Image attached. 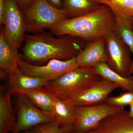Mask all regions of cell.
I'll return each mask as SVG.
<instances>
[{
	"mask_svg": "<svg viewBox=\"0 0 133 133\" xmlns=\"http://www.w3.org/2000/svg\"><path fill=\"white\" fill-rule=\"evenodd\" d=\"M105 38L108 55L107 63L122 76L129 77L132 62L129 48L114 31L106 37Z\"/></svg>",
	"mask_w": 133,
	"mask_h": 133,
	"instance_id": "ba28073f",
	"label": "cell"
},
{
	"mask_svg": "<svg viewBox=\"0 0 133 133\" xmlns=\"http://www.w3.org/2000/svg\"><path fill=\"white\" fill-rule=\"evenodd\" d=\"M24 13L31 6L34 0H16Z\"/></svg>",
	"mask_w": 133,
	"mask_h": 133,
	"instance_id": "cb8c5ba5",
	"label": "cell"
},
{
	"mask_svg": "<svg viewBox=\"0 0 133 133\" xmlns=\"http://www.w3.org/2000/svg\"><path fill=\"white\" fill-rule=\"evenodd\" d=\"M107 6L116 17L133 19V0H96Z\"/></svg>",
	"mask_w": 133,
	"mask_h": 133,
	"instance_id": "44dd1931",
	"label": "cell"
},
{
	"mask_svg": "<svg viewBox=\"0 0 133 133\" xmlns=\"http://www.w3.org/2000/svg\"><path fill=\"white\" fill-rule=\"evenodd\" d=\"M114 32L129 48L132 56V62L129 76L133 75V19L116 17Z\"/></svg>",
	"mask_w": 133,
	"mask_h": 133,
	"instance_id": "ffe728a7",
	"label": "cell"
},
{
	"mask_svg": "<svg viewBox=\"0 0 133 133\" xmlns=\"http://www.w3.org/2000/svg\"><path fill=\"white\" fill-rule=\"evenodd\" d=\"M133 102V91H127L118 96L109 97L105 103L120 108L129 106Z\"/></svg>",
	"mask_w": 133,
	"mask_h": 133,
	"instance_id": "603a6c76",
	"label": "cell"
},
{
	"mask_svg": "<svg viewBox=\"0 0 133 133\" xmlns=\"http://www.w3.org/2000/svg\"><path fill=\"white\" fill-rule=\"evenodd\" d=\"M115 22L116 17L111 10L102 5L94 12L66 19L49 29L55 35L71 36L89 42L114 32Z\"/></svg>",
	"mask_w": 133,
	"mask_h": 133,
	"instance_id": "7a4b0ae2",
	"label": "cell"
},
{
	"mask_svg": "<svg viewBox=\"0 0 133 133\" xmlns=\"http://www.w3.org/2000/svg\"><path fill=\"white\" fill-rule=\"evenodd\" d=\"M100 77L93 67H78L56 80L48 81L42 88L58 97L69 99Z\"/></svg>",
	"mask_w": 133,
	"mask_h": 133,
	"instance_id": "3957f363",
	"label": "cell"
},
{
	"mask_svg": "<svg viewBox=\"0 0 133 133\" xmlns=\"http://www.w3.org/2000/svg\"><path fill=\"white\" fill-rule=\"evenodd\" d=\"M96 129L100 133H133V119L123 108L102 121Z\"/></svg>",
	"mask_w": 133,
	"mask_h": 133,
	"instance_id": "5bb4252c",
	"label": "cell"
},
{
	"mask_svg": "<svg viewBox=\"0 0 133 133\" xmlns=\"http://www.w3.org/2000/svg\"></svg>",
	"mask_w": 133,
	"mask_h": 133,
	"instance_id": "f1b7e54d",
	"label": "cell"
},
{
	"mask_svg": "<svg viewBox=\"0 0 133 133\" xmlns=\"http://www.w3.org/2000/svg\"><path fill=\"white\" fill-rule=\"evenodd\" d=\"M51 33L25 35L22 48L25 62L43 63L76 57L83 49L82 40L69 36L56 37Z\"/></svg>",
	"mask_w": 133,
	"mask_h": 133,
	"instance_id": "6da1fadb",
	"label": "cell"
},
{
	"mask_svg": "<svg viewBox=\"0 0 133 133\" xmlns=\"http://www.w3.org/2000/svg\"><path fill=\"white\" fill-rule=\"evenodd\" d=\"M3 25L7 41L18 50L24 43L26 23L24 12L16 0H5Z\"/></svg>",
	"mask_w": 133,
	"mask_h": 133,
	"instance_id": "5b68a950",
	"label": "cell"
},
{
	"mask_svg": "<svg viewBox=\"0 0 133 133\" xmlns=\"http://www.w3.org/2000/svg\"><path fill=\"white\" fill-rule=\"evenodd\" d=\"M97 74L101 77L114 83L123 90L133 91V76L124 77L110 68L106 63H102L93 66Z\"/></svg>",
	"mask_w": 133,
	"mask_h": 133,
	"instance_id": "ac0fdd59",
	"label": "cell"
},
{
	"mask_svg": "<svg viewBox=\"0 0 133 133\" xmlns=\"http://www.w3.org/2000/svg\"><path fill=\"white\" fill-rule=\"evenodd\" d=\"M26 32L38 33L69 19L62 9H58L46 0H34L24 12Z\"/></svg>",
	"mask_w": 133,
	"mask_h": 133,
	"instance_id": "277c9868",
	"label": "cell"
},
{
	"mask_svg": "<svg viewBox=\"0 0 133 133\" xmlns=\"http://www.w3.org/2000/svg\"><path fill=\"white\" fill-rule=\"evenodd\" d=\"M105 37L89 42L83 48L76 57L78 67H93L100 63H107L108 55Z\"/></svg>",
	"mask_w": 133,
	"mask_h": 133,
	"instance_id": "8fae6325",
	"label": "cell"
},
{
	"mask_svg": "<svg viewBox=\"0 0 133 133\" xmlns=\"http://www.w3.org/2000/svg\"><path fill=\"white\" fill-rule=\"evenodd\" d=\"M74 126H62L56 122L40 124L21 133H71Z\"/></svg>",
	"mask_w": 133,
	"mask_h": 133,
	"instance_id": "7402d4cb",
	"label": "cell"
},
{
	"mask_svg": "<svg viewBox=\"0 0 133 133\" xmlns=\"http://www.w3.org/2000/svg\"><path fill=\"white\" fill-rule=\"evenodd\" d=\"M22 59L18 50L7 41L2 28L0 33V68L1 77L5 78L19 70Z\"/></svg>",
	"mask_w": 133,
	"mask_h": 133,
	"instance_id": "7c38bea8",
	"label": "cell"
},
{
	"mask_svg": "<svg viewBox=\"0 0 133 133\" xmlns=\"http://www.w3.org/2000/svg\"><path fill=\"white\" fill-rule=\"evenodd\" d=\"M129 114L133 119V102L129 105Z\"/></svg>",
	"mask_w": 133,
	"mask_h": 133,
	"instance_id": "4316f807",
	"label": "cell"
},
{
	"mask_svg": "<svg viewBox=\"0 0 133 133\" xmlns=\"http://www.w3.org/2000/svg\"><path fill=\"white\" fill-rule=\"evenodd\" d=\"M5 0H0V24L3 25Z\"/></svg>",
	"mask_w": 133,
	"mask_h": 133,
	"instance_id": "d4e9b609",
	"label": "cell"
},
{
	"mask_svg": "<svg viewBox=\"0 0 133 133\" xmlns=\"http://www.w3.org/2000/svg\"><path fill=\"white\" fill-rule=\"evenodd\" d=\"M123 108L105 102L95 105L75 107L76 121L74 131L87 132L95 130L102 121L120 111Z\"/></svg>",
	"mask_w": 133,
	"mask_h": 133,
	"instance_id": "52a82bcc",
	"label": "cell"
},
{
	"mask_svg": "<svg viewBox=\"0 0 133 133\" xmlns=\"http://www.w3.org/2000/svg\"><path fill=\"white\" fill-rule=\"evenodd\" d=\"M24 94L37 107L51 116L55 120L53 108L56 95L43 88L29 91Z\"/></svg>",
	"mask_w": 133,
	"mask_h": 133,
	"instance_id": "d6986e66",
	"label": "cell"
},
{
	"mask_svg": "<svg viewBox=\"0 0 133 133\" xmlns=\"http://www.w3.org/2000/svg\"><path fill=\"white\" fill-rule=\"evenodd\" d=\"M78 67L76 57L68 60L52 59L44 65H35L22 59L19 66L20 70L25 74L48 81L56 80Z\"/></svg>",
	"mask_w": 133,
	"mask_h": 133,
	"instance_id": "9c48e42d",
	"label": "cell"
},
{
	"mask_svg": "<svg viewBox=\"0 0 133 133\" xmlns=\"http://www.w3.org/2000/svg\"><path fill=\"white\" fill-rule=\"evenodd\" d=\"M53 111L55 121L60 125L74 126L76 121L75 106L69 99L56 96Z\"/></svg>",
	"mask_w": 133,
	"mask_h": 133,
	"instance_id": "2e32d148",
	"label": "cell"
},
{
	"mask_svg": "<svg viewBox=\"0 0 133 133\" xmlns=\"http://www.w3.org/2000/svg\"><path fill=\"white\" fill-rule=\"evenodd\" d=\"M118 86L100 77L90 86L69 99L75 107L95 105L104 103L109 95Z\"/></svg>",
	"mask_w": 133,
	"mask_h": 133,
	"instance_id": "30bf717a",
	"label": "cell"
},
{
	"mask_svg": "<svg viewBox=\"0 0 133 133\" xmlns=\"http://www.w3.org/2000/svg\"><path fill=\"white\" fill-rule=\"evenodd\" d=\"M16 96V122L11 133H21L40 124L55 121L37 107L25 94Z\"/></svg>",
	"mask_w": 133,
	"mask_h": 133,
	"instance_id": "8992f818",
	"label": "cell"
},
{
	"mask_svg": "<svg viewBox=\"0 0 133 133\" xmlns=\"http://www.w3.org/2000/svg\"><path fill=\"white\" fill-rule=\"evenodd\" d=\"M9 90L12 95L24 94L29 91L42 88L48 80L41 78L30 76L22 71L20 69L14 74L8 76Z\"/></svg>",
	"mask_w": 133,
	"mask_h": 133,
	"instance_id": "4fadbf2b",
	"label": "cell"
},
{
	"mask_svg": "<svg viewBox=\"0 0 133 133\" xmlns=\"http://www.w3.org/2000/svg\"><path fill=\"white\" fill-rule=\"evenodd\" d=\"M101 6L96 0H63L62 9L71 19L94 12Z\"/></svg>",
	"mask_w": 133,
	"mask_h": 133,
	"instance_id": "e0dca14e",
	"label": "cell"
},
{
	"mask_svg": "<svg viewBox=\"0 0 133 133\" xmlns=\"http://www.w3.org/2000/svg\"><path fill=\"white\" fill-rule=\"evenodd\" d=\"M12 94L9 89L1 87L0 92V133L12 132L16 125V117L12 101Z\"/></svg>",
	"mask_w": 133,
	"mask_h": 133,
	"instance_id": "9a60e30c",
	"label": "cell"
},
{
	"mask_svg": "<svg viewBox=\"0 0 133 133\" xmlns=\"http://www.w3.org/2000/svg\"><path fill=\"white\" fill-rule=\"evenodd\" d=\"M77 133H100L99 131L97 130H92V131H89L87 132H77Z\"/></svg>",
	"mask_w": 133,
	"mask_h": 133,
	"instance_id": "83f0119b",
	"label": "cell"
},
{
	"mask_svg": "<svg viewBox=\"0 0 133 133\" xmlns=\"http://www.w3.org/2000/svg\"><path fill=\"white\" fill-rule=\"evenodd\" d=\"M50 4L58 9H62L63 0H46Z\"/></svg>",
	"mask_w": 133,
	"mask_h": 133,
	"instance_id": "484cf974",
	"label": "cell"
}]
</instances>
